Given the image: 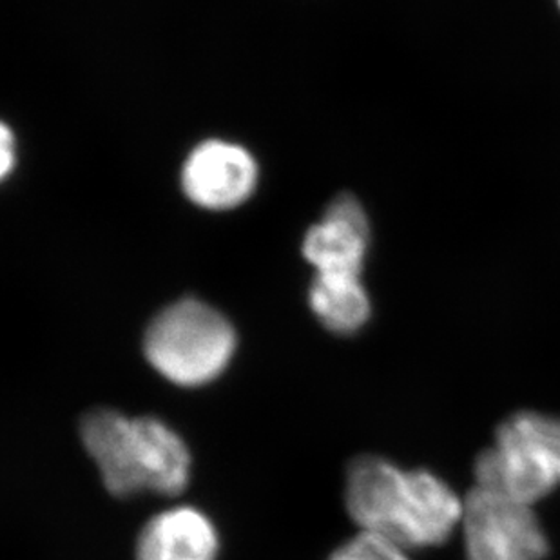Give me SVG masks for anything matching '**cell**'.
Instances as JSON below:
<instances>
[{"label": "cell", "mask_w": 560, "mask_h": 560, "mask_svg": "<svg viewBox=\"0 0 560 560\" xmlns=\"http://www.w3.org/2000/svg\"><path fill=\"white\" fill-rule=\"evenodd\" d=\"M371 228L360 201L339 196L328 207L322 222L303 242V254L316 275L361 276L369 249Z\"/></svg>", "instance_id": "cell-7"}, {"label": "cell", "mask_w": 560, "mask_h": 560, "mask_svg": "<svg viewBox=\"0 0 560 560\" xmlns=\"http://www.w3.org/2000/svg\"><path fill=\"white\" fill-rule=\"evenodd\" d=\"M476 485L532 504L560 488V418L513 413L479 454Z\"/></svg>", "instance_id": "cell-4"}, {"label": "cell", "mask_w": 560, "mask_h": 560, "mask_svg": "<svg viewBox=\"0 0 560 560\" xmlns=\"http://www.w3.org/2000/svg\"><path fill=\"white\" fill-rule=\"evenodd\" d=\"M258 167L244 148L211 140L189 154L182 186L196 206L225 211L244 203L256 187Z\"/></svg>", "instance_id": "cell-6"}, {"label": "cell", "mask_w": 560, "mask_h": 560, "mask_svg": "<svg viewBox=\"0 0 560 560\" xmlns=\"http://www.w3.org/2000/svg\"><path fill=\"white\" fill-rule=\"evenodd\" d=\"M328 560H410L407 550L380 535L360 532V534L339 546Z\"/></svg>", "instance_id": "cell-10"}, {"label": "cell", "mask_w": 560, "mask_h": 560, "mask_svg": "<svg viewBox=\"0 0 560 560\" xmlns=\"http://www.w3.org/2000/svg\"><path fill=\"white\" fill-rule=\"evenodd\" d=\"M345 504L360 532L385 537L407 551L444 545L459 526L465 506L441 477L402 470L375 455L352 460Z\"/></svg>", "instance_id": "cell-1"}, {"label": "cell", "mask_w": 560, "mask_h": 560, "mask_svg": "<svg viewBox=\"0 0 560 560\" xmlns=\"http://www.w3.org/2000/svg\"><path fill=\"white\" fill-rule=\"evenodd\" d=\"M234 350L236 332L228 317L190 298L160 312L143 339L149 365L184 388L218 380L233 360Z\"/></svg>", "instance_id": "cell-3"}, {"label": "cell", "mask_w": 560, "mask_h": 560, "mask_svg": "<svg viewBox=\"0 0 560 560\" xmlns=\"http://www.w3.org/2000/svg\"><path fill=\"white\" fill-rule=\"evenodd\" d=\"M15 164V138L11 135L10 127H2V176L10 175L11 167Z\"/></svg>", "instance_id": "cell-11"}, {"label": "cell", "mask_w": 560, "mask_h": 560, "mask_svg": "<svg viewBox=\"0 0 560 560\" xmlns=\"http://www.w3.org/2000/svg\"><path fill=\"white\" fill-rule=\"evenodd\" d=\"M80 439L107 492L117 498L143 492L173 498L189 485L186 441L160 419L96 408L82 419Z\"/></svg>", "instance_id": "cell-2"}, {"label": "cell", "mask_w": 560, "mask_h": 560, "mask_svg": "<svg viewBox=\"0 0 560 560\" xmlns=\"http://www.w3.org/2000/svg\"><path fill=\"white\" fill-rule=\"evenodd\" d=\"M559 4H560V0H559Z\"/></svg>", "instance_id": "cell-12"}, {"label": "cell", "mask_w": 560, "mask_h": 560, "mask_svg": "<svg viewBox=\"0 0 560 560\" xmlns=\"http://www.w3.org/2000/svg\"><path fill=\"white\" fill-rule=\"evenodd\" d=\"M466 560H542L550 545L532 504L488 488L463 499Z\"/></svg>", "instance_id": "cell-5"}, {"label": "cell", "mask_w": 560, "mask_h": 560, "mask_svg": "<svg viewBox=\"0 0 560 560\" xmlns=\"http://www.w3.org/2000/svg\"><path fill=\"white\" fill-rule=\"evenodd\" d=\"M308 303L323 327L334 334L358 332L371 319V300L361 276L316 275Z\"/></svg>", "instance_id": "cell-9"}, {"label": "cell", "mask_w": 560, "mask_h": 560, "mask_svg": "<svg viewBox=\"0 0 560 560\" xmlns=\"http://www.w3.org/2000/svg\"><path fill=\"white\" fill-rule=\"evenodd\" d=\"M220 535L198 508L178 506L149 518L137 540V560H217Z\"/></svg>", "instance_id": "cell-8"}]
</instances>
